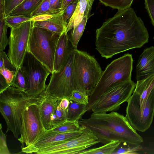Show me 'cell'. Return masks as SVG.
Listing matches in <instances>:
<instances>
[{"mask_svg": "<svg viewBox=\"0 0 154 154\" xmlns=\"http://www.w3.org/2000/svg\"><path fill=\"white\" fill-rule=\"evenodd\" d=\"M154 89V75L143 80L137 81L134 91L140 96L141 105L145 103L147 98Z\"/></svg>", "mask_w": 154, "mask_h": 154, "instance_id": "obj_20", "label": "cell"}, {"mask_svg": "<svg viewBox=\"0 0 154 154\" xmlns=\"http://www.w3.org/2000/svg\"><path fill=\"white\" fill-rule=\"evenodd\" d=\"M43 0H25L13 10L9 16H22L30 17L32 13L38 7Z\"/></svg>", "mask_w": 154, "mask_h": 154, "instance_id": "obj_21", "label": "cell"}, {"mask_svg": "<svg viewBox=\"0 0 154 154\" xmlns=\"http://www.w3.org/2000/svg\"><path fill=\"white\" fill-rule=\"evenodd\" d=\"M60 100L51 118L52 128L59 125L67 120V109H64L59 105Z\"/></svg>", "mask_w": 154, "mask_h": 154, "instance_id": "obj_26", "label": "cell"}, {"mask_svg": "<svg viewBox=\"0 0 154 154\" xmlns=\"http://www.w3.org/2000/svg\"><path fill=\"white\" fill-rule=\"evenodd\" d=\"M60 35L33 26L29 36L27 51L48 70L53 72L55 51Z\"/></svg>", "mask_w": 154, "mask_h": 154, "instance_id": "obj_6", "label": "cell"}, {"mask_svg": "<svg viewBox=\"0 0 154 154\" xmlns=\"http://www.w3.org/2000/svg\"><path fill=\"white\" fill-rule=\"evenodd\" d=\"M26 79L20 67L17 68L11 86L24 91L27 88Z\"/></svg>", "mask_w": 154, "mask_h": 154, "instance_id": "obj_29", "label": "cell"}, {"mask_svg": "<svg viewBox=\"0 0 154 154\" xmlns=\"http://www.w3.org/2000/svg\"><path fill=\"white\" fill-rule=\"evenodd\" d=\"M72 50L73 75L77 90L89 96L103 71L94 57L77 48Z\"/></svg>", "mask_w": 154, "mask_h": 154, "instance_id": "obj_4", "label": "cell"}, {"mask_svg": "<svg viewBox=\"0 0 154 154\" xmlns=\"http://www.w3.org/2000/svg\"><path fill=\"white\" fill-rule=\"evenodd\" d=\"M136 84L131 80L117 82L109 88L100 96L90 110L103 113L115 111L127 102L134 90Z\"/></svg>", "mask_w": 154, "mask_h": 154, "instance_id": "obj_7", "label": "cell"}, {"mask_svg": "<svg viewBox=\"0 0 154 154\" xmlns=\"http://www.w3.org/2000/svg\"><path fill=\"white\" fill-rule=\"evenodd\" d=\"M96 49L106 59L148 41L149 35L141 18L131 7L118 10L96 31Z\"/></svg>", "mask_w": 154, "mask_h": 154, "instance_id": "obj_1", "label": "cell"}, {"mask_svg": "<svg viewBox=\"0 0 154 154\" xmlns=\"http://www.w3.org/2000/svg\"><path fill=\"white\" fill-rule=\"evenodd\" d=\"M39 100L26 106L22 113L23 135L18 140L21 148L34 143L46 131L41 118Z\"/></svg>", "mask_w": 154, "mask_h": 154, "instance_id": "obj_11", "label": "cell"}, {"mask_svg": "<svg viewBox=\"0 0 154 154\" xmlns=\"http://www.w3.org/2000/svg\"><path fill=\"white\" fill-rule=\"evenodd\" d=\"M142 149L140 144H134L121 142L112 154H137Z\"/></svg>", "mask_w": 154, "mask_h": 154, "instance_id": "obj_27", "label": "cell"}, {"mask_svg": "<svg viewBox=\"0 0 154 154\" xmlns=\"http://www.w3.org/2000/svg\"><path fill=\"white\" fill-rule=\"evenodd\" d=\"M79 0H62V7L61 10L63 11L70 4L72 3H78Z\"/></svg>", "mask_w": 154, "mask_h": 154, "instance_id": "obj_43", "label": "cell"}, {"mask_svg": "<svg viewBox=\"0 0 154 154\" xmlns=\"http://www.w3.org/2000/svg\"><path fill=\"white\" fill-rule=\"evenodd\" d=\"M10 86L8 84L4 77L0 74V93L6 89Z\"/></svg>", "mask_w": 154, "mask_h": 154, "instance_id": "obj_42", "label": "cell"}, {"mask_svg": "<svg viewBox=\"0 0 154 154\" xmlns=\"http://www.w3.org/2000/svg\"><path fill=\"white\" fill-rule=\"evenodd\" d=\"M82 128L78 121L67 120L62 124L47 131L57 133H66L79 131Z\"/></svg>", "mask_w": 154, "mask_h": 154, "instance_id": "obj_24", "label": "cell"}, {"mask_svg": "<svg viewBox=\"0 0 154 154\" xmlns=\"http://www.w3.org/2000/svg\"><path fill=\"white\" fill-rule=\"evenodd\" d=\"M5 0H0V18L4 17Z\"/></svg>", "mask_w": 154, "mask_h": 154, "instance_id": "obj_44", "label": "cell"}, {"mask_svg": "<svg viewBox=\"0 0 154 154\" xmlns=\"http://www.w3.org/2000/svg\"><path fill=\"white\" fill-rule=\"evenodd\" d=\"M7 25L10 28H14L22 23L31 20V18L22 16H8L4 17Z\"/></svg>", "mask_w": 154, "mask_h": 154, "instance_id": "obj_30", "label": "cell"}, {"mask_svg": "<svg viewBox=\"0 0 154 154\" xmlns=\"http://www.w3.org/2000/svg\"><path fill=\"white\" fill-rule=\"evenodd\" d=\"M88 18V16L85 17L79 24L73 28L71 36L69 37V40L74 48H77L78 43L84 32Z\"/></svg>", "mask_w": 154, "mask_h": 154, "instance_id": "obj_25", "label": "cell"}, {"mask_svg": "<svg viewBox=\"0 0 154 154\" xmlns=\"http://www.w3.org/2000/svg\"><path fill=\"white\" fill-rule=\"evenodd\" d=\"M57 11H58L51 8L50 0H44L38 7L32 13L30 17L32 18L40 14Z\"/></svg>", "mask_w": 154, "mask_h": 154, "instance_id": "obj_32", "label": "cell"}, {"mask_svg": "<svg viewBox=\"0 0 154 154\" xmlns=\"http://www.w3.org/2000/svg\"><path fill=\"white\" fill-rule=\"evenodd\" d=\"M121 143L118 140H113L98 147L85 150L79 154H112Z\"/></svg>", "mask_w": 154, "mask_h": 154, "instance_id": "obj_23", "label": "cell"}, {"mask_svg": "<svg viewBox=\"0 0 154 154\" xmlns=\"http://www.w3.org/2000/svg\"><path fill=\"white\" fill-rule=\"evenodd\" d=\"M5 68L16 72L17 68L12 63L7 55L4 51L0 52V68Z\"/></svg>", "mask_w": 154, "mask_h": 154, "instance_id": "obj_34", "label": "cell"}, {"mask_svg": "<svg viewBox=\"0 0 154 154\" xmlns=\"http://www.w3.org/2000/svg\"><path fill=\"white\" fill-rule=\"evenodd\" d=\"M20 68L27 81V88L25 92L29 97H38L45 90L46 81L51 73L28 51Z\"/></svg>", "mask_w": 154, "mask_h": 154, "instance_id": "obj_9", "label": "cell"}, {"mask_svg": "<svg viewBox=\"0 0 154 154\" xmlns=\"http://www.w3.org/2000/svg\"><path fill=\"white\" fill-rule=\"evenodd\" d=\"M73 48L67 33L64 32L60 36L57 45L53 72L59 71L64 67Z\"/></svg>", "mask_w": 154, "mask_h": 154, "instance_id": "obj_16", "label": "cell"}, {"mask_svg": "<svg viewBox=\"0 0 154 154\" xmlns=\"http://www.w3.org/2000/svg\"><path fill=\"white\" fill-rule=\"evenodd\" d=\"M133 62L132 55L127 53L114 60L107 66L89 96L88 111L109 88L117 82L131 80Z\"/></svg>", "mask_w": 154, "mask_h": 154, "instance_id": "obj_5", "label": "cell"}, {"mask_svg": "<svg viewBox=\"0 0 154 154\" xmlns=\"http://www.w3.org/2000/svg\"><path fill=\"white\" fill-rule=\"evenodd\" d=\"M106 6L118 9L124 10L131 7L133 0H99Z\"/></svg>", "mask_w": 154, "mask_h": 154, "instance_id": "obj_28", "label": "cell"}, {"mask_svg": "<svg viewBox=\"0 0 154 154\" xmlns=\"http://www.w3.org/2000/svg\"><path fill=\"white\" fill-rule=\"evenodd\" d=\"M41 118L46 131L52 129L51 118L60 99L47 94L45 91L39 96Z\"/></svg>", "mask_w": 154, "mask_h": 154, "instance_id": "obj_17", "label": "cell"}, {"mask_svg": "<svg viewBox=\"0 0 154 154\" xmlns=\"http://www.w3.org/2000/svg\"><path fill=\"white\" fill-rule=\"evenodd\" d=\"M67 113V120L79 121L87 111V105L80 104L70 100Z\"/></svg>", "mask_w": 154, "mask_h": 154, "instance_id": "obj_22", "label": "cell"}, {"mask_svg": "<svg viewBox=\"0 0 154 154\" xmlns=\"http://www.w3.org/2000/svg\"><path fill=\"white\" fill-rule=\"evenodd\" d=\"M137 81L145 79L154 75V47L144 49L140 56L136 67Z\"/></svg>", "mask_w": 154, "mask_h": 154, "instance_id": "obj_15", "label": "cell"}, {"mask_svg": "<svg viewBox=\"0 0 154 154\" xmlns=\"http://www.w3.org/2000/svg\"><path fill=\"white\" fill-rule=\"evenodd\" d=\"M33 22H24L14 28H10L7 55L13 64L20 67L27 51L28 44Z\"/></svg>", "mask_w": 154, "mask_h": 154, "instance_id": "obj_12", "label": "cell"}, {"mask_svg": "<svg viewBox=\"0 0 154 154\" xmlns=\"http://www.w3.org/2000/svg\"><path fill=\"white\" fill-rule=\"evenodd\" d=\"M25 0H5L4 17L9 16L11 12Z\"/></svg>", "mask_w": 154, "mask_h": 154, "instance_id": "obj_35", "label": "cell"}, {"mask_svg": "<svg viewBox=\"0 0 154 154\" xmlns=\"http://www.w3.org/2000/svg\"><path fill=\"white\" fill-rule=\"evenodd\" d=\"M51 8L57 11H62V0H50Z\"/></svg>", "mask_w": 154, "mask_h": 154, "instance_id": "obj_41", "label": "cell"}, {"mask_svg": "<svg viewBox=\"0 0 154 154\" xmlns=\"http://www.w3.org/2000/svg\"><path fill=\"white\" fill-rule=\"evenodd\" d=\"M153 38L154 39V38Z\"/></svg>", "mask_w": 154, "mask_h": 154, "instance_id": "obj_45", "label": "cell"}, {"mask_svg": "<svg viewBox=\"0 0 154 154\" xmlns=\"http://www.w3.org/2000/svg\"><path fill=\"white\" fill-rule=\"evenodd\" d=\"M125 117L136 130L144 132L149 128L154 116V89L145 103L140 104V96L134 91L128 101Z\"/></svg>", "mask_w": 154, "mask_h": 154, "instance_id": "obj_8", "label": "cell"}, {"mask_svg": "<svg viewBox=\"0 0 154 154\" xmlns=\"http://www.w3.org/2000/svg\"><path fill=\"white\" fill-rule=\"evenodd\" d=\"M89 96L78 90L73 91L69 99L80 104L87 105L88 103Z\"/></svg>", "mask_w": 154, "mask_h": 154, "instance_id": "obj_33", "label": "cell"}, {"mask_svg": "<svg viewBox=\"0 0 154 154\" xmlns=\"http://www.w3.org/2000/svg\"><path fill=\"white\" fill-rule=\"evenodd\" d=\"M85 129V127L82 126L79 131L63 133L46 131L34 143L21 148L22 151L26 153H35L42 149L55 145L76 138L82 134Z\"/></svg>", "mask_w": 154, "mask_h": 154, "instance_id": "obj_14", "label": "cell"}, {"mask_svg": "<svg viewBox=\"0 0 154 154\" xmlns=\"http://www.w3.org/2000/svg\"><path fill=\"white\" fill-rule=\"evenodd\" d=\"M63 13V11H60L41 14L32 18L31 20L33 22L46 20L59 16Z\"/></svg>", "mask_w": 154, "mask_h": 154, "instance_id": "obj_37", "label": "cell"}, {"mask_svg": "<svg viewBox=\"0 0 154 154\" xmlns=\"http://www.w3.org/2000/svg\"><path fill=\"white\" fill-rule=\"evenodd\" d=\"M94 0H79L75 11L67 26L66 32L78 25L85 16L88 17Z\"/></svg>", "mask_w": 154, "mask_h": 154, "instance_id": "obj_18", "label": "cell"}, {"mask_svg": "<svg viewBox=\"0 0 154 154\" xmlns=\"http://www.w3.org/2000/svg\"><path fill=\"white\" fill-rule=\"evenodd\" d=\"M78 122L80 126L90 129L100 143L104 144L113 140L134 144H140L143 142L126 117L115 111L93 113L88 118H81Z\"/></svg>", "mask_w": 154, "mask_h": 154, "instance_id": "obj_2", "label": "cell"}, {"mask_svg": "<svg viewBox=\"0 0 154 154\" xmlns=\"http://www.w3.org/2000/svg\"><path fill=\"white\" fill-rule=\"evenodd\" d=\"M77 3L74 2L69 4L63 11V18L67 25L75 11Z\"/></svg>", "mask_w": 154, "mask_h": 154, "instance_id": "obj_36", "label": "cell"}, {"mask_svg": "<svg viewBox=\"0 0 154 154\" xmlns=\"http://www.w3.org/2000/svg\"><path fill=\"white\" fill-rule=\"evenodd\" d=\"M39 100L28 96L23 91L10 86L0 93V112L9 131L18 138L23 135L22 113L26 107Z\"/></svg>", "mask_w": 154, "mask_h": 154, "instance_id": "obj_3", "label": "cell"}, {"mask_svg": "<svg viewBox=\"0 0 154 154\" xmlns=\"http://www.w3.org/2000/svg\"><path fill=\"white\" fill-rule=\"evenodd\" d=\"M73 62L72 49L64 67L51 74L45 90L46 93L59 99L66 98L69 100L72 91L77 90L73 75Z\"/></svg>", "mask_w": 154, "mask_h": 154, "instance_id": "obj_10", "label": "cell"}, {"mask_svg": "<svg viewBox=\"0 0 154 154\" xmlns=\"http://www.w3.org/2000/svg\"><path fill=\"white\" fill-rule=\"evenodd\" d=\"M4 17L0 18V52L3 51L7 45H9V38L7 35L8 27L5 22Z\"/></svg>", "mask_w": 154, "mask_h": 154, "instance_id": "obj_31", "label": "cell"}, {"mask_svg": "<svg viewBox=\"0 0 154 154\" xmlns=\"http://www.w3.org/2000/svg\"><path fill=\"white\" fill-rule=\"evenodd\" d=\"M2 124L0 125V154H10L6 142L7 135L2 130Z\"/></svg>", "mask_w": 154, "mask_h": 154, "instance_id": "obj_38", "label": "cell"}, {"mask_svg": "<svg viewBox=\"0 0 154 154\" xmlns=\"http://www.w3.org/2000/svg\"><path fill=\"white\" fill-rule=\"evenodd\" d=\"M0 74L5 79L8 84L10 86L15 73V72L11 71L9 69L2 67L0 68Z\"/></svg>", "mask_w": 154, "mask_h": 154, "instance_id": "obj_40", "label": "cell"}, {"mask_svg": "<svg viewBox=\"0 0 154 154\" xmlns=\"http://www.w3.org/2000/svg\"><path fill=\"white\" fill-rule=\"evenodd\" d=\"M144 4L151 23L154 26V0H145Z\"/></svg>", "mask_w": 154, "mask_h": 154, "instance_id": "obj_39", "label": "cell"}, {"mask_svg": "<svg viewBox=\"0 0 154 154\" xmlns=\"http://www.w3.org/2000/svg\"><path fill=\"white\" fill-rule=\"evenodd\" d=\"M99 143L96 135L90 129L85 127L84 132L79 136L58 144L42 149L35 153L79 154Z\"/></svg>", "mask_w": 154, "mask_h": 154, "instance_id": "obj_13", "label": "cell"}, {"mask_svg": "<svg viewBox=\"0 0 154 154\" xmlns=\"http://www.w3.org/2000/svg\"><path fill=\"white\" fill-rule=\"evenodd\" d=\"M33 22L34 26L47 29L60 35L66 31L67 25L63 20V14L48 20Z\"/></svg>", "mask_w": 154, "mask_h": 154, "instance_id": "obj_19", "label": "cell"}]
</instances>
